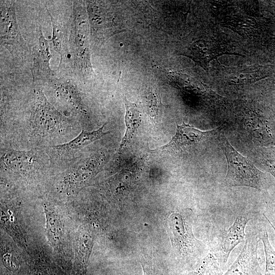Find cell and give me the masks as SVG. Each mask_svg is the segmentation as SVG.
<instances>
[{"mask_svg": "<svg viewBox=\"0 0 275 275\" xmlns=\"http://www.w3.org/2000/svg\"><path fill=\"white\" fill-rule=\"evenodd\" d=\"M148 100L149 114L151 119L155 122L159 118L158 98L151 91L148 94Z\"/></svg>", "mask_w": 275, "mask_h": 275, "instance_id": "obj_20", "label": "cell"}, {"mask_svg": "<svg viewBox=\"0 0 275 275\" xmlns=\"http://www.w3.org/2000/svg\"><path fill=\"white\" fill-rule=\"evenodd\" d=\"M168 229L172 245L183 266L191 269L202 260L205 248L194 235L190 224L183 214L173 212L167 219Z\"/></svg>", "mask_w": 275, "mask_h": 275, "instance_id": "obj_2", "label": "cell"}, {"mask_svg": "<svg viewBox=\"0 0 275 275\" xmlns=\"http://www.w3.org/2000/svg\"><path fill=\"white\" fill-rule=\"evenodd\" d=\"M75 11L74 19L72 24V39L74 43V58L77 67L87 73H91L90 52L87 36L86 22L81 19L80 8Z\"/></svg>", "mask_w": 275, "mask_h": 275, "instance_id": "obj_9", "label": "cell"}, {"mask_svg": "<svg viewBox=\"0 0 275 275\" xmlns=\"http://www.w3.org/2000/svg\"><path fill=\"white\" fill-rule=\"evenodd\" d=\"M105 156L95 154L76 157L65 163L67 168L60 183L61 190L67 193H75L84 188L100 172L104 163Z\"/></svg>", "mask_w": 275, "mask_h": 275, "instance_id": "obj_4", "label": "cell"}, {"mask_svg": "<svg viewBox=\"0 0 275 275\" xmlns=\"http://www.w3.org/2000/svg\"><path fill=\"white\" fill-rule=\"evenodd\" d=\"M213 132V130L202 131L184 121L177 125L176 131L171 140L166 145L153 150L157 151L182 152L202 143Z\"/></svg>", "mask_w": 275, "mask_h": 275, "instance_id": "obj_8", "label": "cell"}, {"mask_svg": "<svg viewBox=\"0 0 275 275\" xmlns=\"http://www.w3.org/2000/svg\"><path fill=\"white\" fill-rule=\"evenodd\" d=\"M46 217L47 235L51 244L55 248L60 249L62 244V232L58 217L45 207Z\"/></svg>", "mask_w": 275, "mask_h": 275, "instance_id": "obj_16", "label": "cell"}, {"mask_svg": "<svg viewBox=\"0 0 275 275\" xmlns=\"http://www.w3.org/2000/svg\"><path fill=\"white\" fill-rule=\"evenodd\" d=\"M79 124L57 111L41 91L37 93L27 126L30 141L36 146H53L79 131Z\"/></svg>", "mask_w": 275, "mask_h": 275, "instance_id": "obj_1", "label": "cell"}, {"mask_svg": "<svg viewBox=\"0 0 275 275\" xmlns=\"http://www.w3.org/2000/svg\"><path fill=\"white\" fill-rule=\"evenodd\" d=\"M52 24L53 36L52 42L56 49L60 53L62 59L66 53V44L64 35L59 24H58L50 15Z\"/></svg>", "mask_w": 275, "mask_h": 275, "instance_id": "obj_19", "label": "cell"}, {"mask_svg": "<svg viewBox=\"0 0 275 275\" xmlns=\"http://www.w3.org/2000/svg\"><path fill=\"white\" fill-rule=\"evenodd\" d=\"M260 240V233L246 236L238 256L221 275H263L258 254Z\"/></svg>", "mask_w": 275, "mask_h": 275, "instance_id": "obj_7", "label": "cell"}, {"mask_svg": "<svg viewBox=\"0 0 275 275\" xmlns=\"http://www.w3.org/2000/svg\"><path fill=\"white\" fill-rule=\"evenodd\" d=\"M105 124L97 130L88 131L84 129L71 141L63 144L45 147L50 164L66 163L75 158L76 155L88 145L108 133L103 131Z\"/></svg>", "mask_w": 275, "mask_h": 275, "instance_id": "obj_6", "label": "cell"}, {"mask_svg": "<svg viewBox=\"0 0 275 275\" xmlns=\"http://www.w3.org/2000/svg\"><path fill=\"white\" fill-rule=\"evenodd\" d=\"M124 102L126 109L125 116L126 131L121 140L119 148V152L130 143L141 123V113L136 103L128 101L125 97Z\"/></svg>", "mask_w": 275, "mask_h": 275, "instance_id": "obj_12", "label": "cell"}, {"mask_svg": "<svg viewBox=\"0 0 275 275\" xmlns=\"http://www.w3.org/2000/svg\"><path fill=\"white\" fill-rule=\"evenodd\" d=\"M143 275H164V274L154 265L147 262L142 263Z\"/></svg>", "mask_w": 275, "mask_h": 275, "instance_id": "obj_22", "label": "cell"}, {"mask_svg": "<svg viewBox=\"0 0 275 275\" xmlns=\"http://www.w3.org/2000/svg\"><path fill=\"white\" fill-rule=\"evenodd\" d=\"M1 38L5 43L19 42L20 36L16 21L14 7L13 6L3 7L1 17Z\"/></svg>", "mask_w": 275, "mask_h": 275, "instance_id": "obj_14", "label": "cell"}, {"mask_svg": "<svg viewBox=\"0 0 275 275\" xmlns=\"http://www.w3.org/2000/svg\"><path fill=\"white\" fill-rule=\"evenodd\" d=\"M265 253V269L263 275H275V251L269 239L268 231L266 228L260 233Z\"/></svg>", "mask_w": 275, "mask_h": 275, "instance_id": "obj_17", "label": "cell"}, {"mask_svg": "<svg viewBox=\"0 0 275 275\" xmlns=\"http://www.w3.org/2000/svg\"><path fill=\"white\" fill-rule=\"evenodd\" d=\"M92 243V239L87 234L82 233L80 236L78 251V259L80 267L85 269L87 266L91 244Z\"/></svg>", "mask_w": 275, "mask_h": 275, "instance_id": "obj_18", "label": "cell"}, {"mask_svg": "<svg viewBox=\"0 0 275 275\" xmlns=\"http://www.w3.org/2000/svg\"><path fill=\"white\" fill-rule=\"evenodd\" d=\"M263 217L265 218L267 223L269 225L270 227V232H269L270 236L268 235L270 243L275 251V227L272 224V223L269 221L267 217L265 216L264 213H263Z\"/></svg>", "mask_w": 275, "mask_h": 275, "instance_id": "obj_24", "label": "cell"}, {"mask_svg": "<svg viewBox=\"0 0 275 275\" xmlns=\"http://www.w3.org/2000/svg\"><path fill=\"white\" fill-rule=\"evenodd\" d=\"M39 37V51L43 59V62L46 65L49 67V61L51 57V54L49 51V46L47 43V41L45 40L43 36H42V32L40 30Z\"/></svg>", "mask_w": 275, "mask_h": 275, "instance_id": "obj_21", "label": "cell"}, {"mask_svg": "<svg viewBox=\"0 0 275 275\" xmlns=\"http://www.w3.org/2000/svg\"><path fill=\"white\" fill-rule=\"evenodd\" d=\"M226 46L216 40H198L192 43L181 54L192 59L196 63L207 70L209 62L228 52Z\"/></svg>", "mask_w": 275, "mask_h": 275, "instance_id": "obj_10", "label": "cell"}, {"mask_svg": "<svg viewBox=\"0 0 275 275\" xmlns=\"http://www.w3.org/2000/svg\"><path fill=\"white\" fill-rule=\"evenodd\" d=\"M266 212L267 215L264 214L275 227V202L268 206Z\"/></svg>", "mask_w": 275, "mask_h": 275, "instance_id": "obj_23", "label": "cell"}, {"mask_svg": "<svg viewBox=\"0 0 275 275\" xmlns=\"http://www.w3.org/2000/svg\"><path fill=\"white\" fill-rule=\"evenodd\" d=\"M251 219L248 215L237 216L232 225L223 236L221 244V253L217 254L219 260L224 268L228 260L231 252L246 236L245 229Z\"/></svg>", "mask_w": 275, "mask_h": 275, "instance_id": "obj_11", "label": "cell"}, {"mask_svg": "<svg viewBox=\"0 0 275 275\" xmlns=\"http://www.w3.org/2000/svg\"><path fill=\"white\" fill-rule=\"evenodd\" d=\"M1 153L2 169L21 175L35 173L50 163L45 150L20 151L8 148L1 150Z\"/></svg>", "mask_w": 275, "mask_h": 275, "instance_id": "obj_5", "label": "cell"}, {"mask_svg": "<svg viewBox=\"0 0 275 275\" xmlns=\"http://www.w3.org/2000/svg\"><path fill=\"white\" fill-rule=\"evenodd\" d=\"M57 92L60 98L69 106L80 120H85L87 110L82 102L78 91L70 85H62L58 87Z\"/></svg>", "mask_w": 275, "mask_h": 275, "instance_id": "obj_13", "label": "cell"}, {"mask_svg": "<svg viewBox=\"0 0 275 275\" xmlns=\"http://www.w3.org/2000/svg\"><path fill=\"white\" fill-rule=\"evenodd\" d=\"M220 144L228 164L226 184L230 186L261 189L263 184L261 173L253 163L234 148L223 135L221 136Z\"/></svg>", "mask_w": 275, "mask_h": 275, "instance_id": "obj_3", "label": "cell"}, {"mask_svg": "<svg viewBox=\"0 0 275 275\" xmlns=\"http://www.w3.org/2000/svg\"><path fill=\"white\" fill-rule=\"evenodd\" d=\"M224 271L216 253L210 252L195 267L179 275H221Z\"/></svg>", "mask_w": 275, "mask_h": 275, "instance_id": "obj_15", "label": "cell"}]
</instances>
